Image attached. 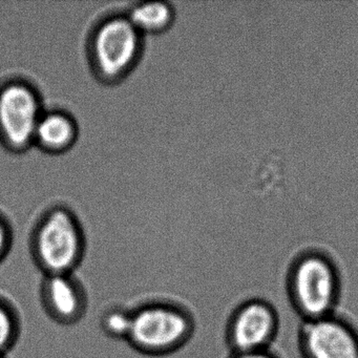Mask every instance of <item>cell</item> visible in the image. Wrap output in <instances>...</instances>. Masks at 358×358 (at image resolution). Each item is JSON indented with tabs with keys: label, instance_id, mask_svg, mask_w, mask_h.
Listing matches in <instances>:
<instances>
[{
	"label": "cell",
	"instance_id": "cell-15",
	"mask_svg": "<svg viewBox=\"0 0 358 358\" xmlns=\"http://www.w3.org/2000/svg\"><path fill=\"white\" fill-rule=\"evenodd\" d=\"M0 358H8L7 356H0Z\"/></svg>",
	"mask_w": 358,
	"mask_h": 358
},
{
	"label": "cell",
	"instance_id": "cell-9",
	"mask_svg": "<svg viewBox=\"0 0 358 358\" xmlns=\"http://www.w3.org/2000/svg\"><path fill=\"white\" fill-rule=\"evenodd\" d=\"M78 137V124L70 113L48 108L37 127L34 145L49 154L59 155L73 148Z\"/></svg>",
	"mask_w": 358,
	"mask_h": 358
},
{
	"label": "cell",
	"instance_id": "cell-5",
	"mask_svg": "<svg viewBox=\"0 0 358 358\" xmlns=\"http://www.w3.org/2000/svg\"><path fill=\"white\" fill-rule=\"evenodd\" d=\"M38 91L22 78L0 85V143L12 152L34 145L35 133L45 113Z\"/></svg>",
	"mask_w": 358,
	"mask_h": 358
},
{
	"label": "cell",
	"instance_id": "cell-4",
	"mask_svg": "<svg viewBox=\"0 0 358 358\" xmlns=\"http://www.w3.org/2000/svg\"><path fill=\"white\" fill-rule=\"evenodd\" d=\"M127 10L102 17L92 29L87 41L92 68L106 83L129 76L143 55L145 37L125 15Z\"/></svg>",
	"mask_w": 358,
	"mask_h": 358
},
{
	"label": "cell",
	"instance_id": "cell-13",
	"mask_svg": "<svg viewBox=\"0 0 358 358\" xmlns=\"http://www.w3.org/2000/svg\"><path fill=\"white\" fill-rule=\"evenodd\" d=\"M14 243V229L7 217L0 213V265L11 252Z\"/></svg>",
	"mask_w": 358,
	"mask_h": 358
},
{
	"label": "cell",
	"instance_id": "cell-2",
	"mask_svg": "<svg viewBox=\"0 0 358 358\" xmlns=\"http://www.w3.org/2000/svg\"><path fill=\"white\" fill-rule=\"evenodd\" d=\"M341 288L336 263L328 253L318 249L301 251L287 271V295L301 322L335 314Z\"/></svg>",
	"mask_w": 358,
	"mask_h": 358
},
{
	"label": "cell",
	"instance_id": "cell-11",
	"mask_svg": "<svg viewBox=\"0 0 358 358\" xmlns=\"http://www.w3.org/2000/svg\"><path fill=\"white\" fill-rule=\"evenodd\" d=\"M22 322L15 306L0 295V356H7L17 345Z\"/></svg>",
	"mask_w": 358,
	"mask_h": 358
},
{
	"label": "cell",
	"instance_id": "cell-10",
	"mask_svg": "<svg viewBox=\"0 0 358 358\" xmlns=\"http://www.w3.org/2000/svg\"><path fill=\"white\" fill-rule=\"evenodd\" d=\"M125 15L144 37H148L158 36L171 30L177 13L173 0H145L131 1Z\"/></svg>",
	"mask_w": 358,
	"mask_h": 358
},
{
	"label": "cell",
	"instance_id": "cell-6",
	"mask_svg": "<svg viewBox=\"0 0 358 358\" xmlns=\"http://www.w3.org/2000/svg\"><path fill=\"white\" fill-rule=\"evenodd\" d=\"M280 331L278 310L267 299L252 297L238 303L228 317L225 341L230 353L268 351Z\"/></svg>",
	"mask_w": 358,
	"mask_h": 358
},
{
	"label": "cell",
	"instance_id": "cell-1",
	"mask_svg": "<svg viewBox=\"0 0 358 358\" xmlns=\"http://www.w3.org/2000/svg\"><path fill=\"white\" fill-rule=\"evenodd\" d=\"M87 232L74 211L50 204L35 219L29 248L43 275L75 273L87 252Z\"/></svg>",
	"mask_w": 358,
	"mask_h": 358
},
{
	"label": "cell",
	"instance_id": "cell-14",
	"mask_svg": "<svg viewBox=\"0 0 358 358\" xmlns=\"http://www.w3.org/2000/svg\"><path fill=\"white\" fill-rule=\"evenodd\" d=\"M228 358H278L275 354L268 351L249 352V353H230Z\"/></svg>",
	"mask_w": 358,
	"mask_h": 358
},
{
	"label": "cell",
	"instance_id": "cell-7",
	"mask_svg": "<svg viewBox=\"0 0 358 358\" xmlns=\"http://www.w3.org/2000/svg\"><path fill=\"white\" fill-rule=\"evenodd\" d=\"M297 338L303 358H358V330L336 313L301 322Z\"/></svg>",
	"mask_w": 358,
	"mask_h": 358
},
{
	"label": "cell",
	"instance_id": "cell-8",
	"mask_svg": "<svg viewBox=\"0 0 358 358\" xmlns=\"http://www.w3.org/2000/svg\"><path fill=\"white\" fill-rule=\"evenodd\" d=\"M41 301L45 314L64 327L81 322L89 306L87 290L75 273L43 275Z\"/></svg>",
	"mask_w": 358,
	"mask_h": 358
},
{
	"label": "cell",
	"instance_id": "cell-3",
	"mask_svg": "<svg viewBox=\"0 0 358 358\" xmlns=\"http://www.w3.org/2000/svg\"><path fill=\"white\" fill-rule=\"evenodd\" d=\"M196 332L192 312L179 303L152 301L131 309L127 343L144 355L165 356L185 347Z\"/></svg>",
	"mask_w": 358,
	"mask_h": 358
},
{
	"label": "cell",
	"instance_id": "cell-12",
	"mask_svg": "<svg viewBox=\"0 0 358 358\" xmlns=\"http://www.w3.org/2000/svg\"><path fill=\"white\" fill-rule=\"evenodd\" d=\"M100 328L110 338L127 341L131 329V310L120 306L108 308L100 317Z\"/></svg>",
	"mask_w": 358,
	"mask_h": 358
}]
</instances>
